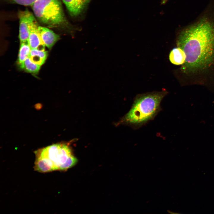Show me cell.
Segmentation results:
<instances>
[{"instance_id":"1","label":"cell","mask_w":214,"mask_h":214,"mask_svg":"<svg viewBox=\"0 0 214 214\" xmlns=\"http://www.w3.org/2000/svg\"><path fill=\"white\" fill-rule=\"evenodd\" d=\"M177 47L185 52L186 69L205 68L214 58V1L209 2L199 16L180 31Z\"/></svg>"},{"instance_id":"2","label":"cell","mask_w":214,"mask_h":214,"mask_svg":"<svg viewBox=\"0 0 214 214\" xmlns=\"http://www.w3.org/2000/svg\"><path fill=\"white\" fill-rule=\"evenodd\" d=\"M167 93L163 90L137 95L122 122L134 128H137L152 120L161 110V102Z\"/></svg>"},{"instance_id":"3","label":"cell","mask_w":214,"mask_h":214,"mask_svg":"<svg viewBox=\"0 0 214 214\" xmlns=\"http://www.w3.org/2000/svg\"><path fill=\"white\" fill-rule=\"evenodd\" d=\"M61 2L60 0H36L32 5V9L35 16L42 23L74 34L78 28L67 20Z\"/></svg>"},{"instance_id":"4","label":"cell","mask_w":214,"mask_h":214,"mask_svg":"<svg viewBox=\"0 0 214 214\" xmlns=\"http://www.w3.org/2000/svg\"><path fill=\"white\" fill-rule=\"evenodd\" d=\"M35 153L46 158L54 170H65L74 166L77 160L68 146L53 144L36 151Z\"/></svg>"},{"instance_id":"5","label":"cell","mask_w":214,"mask_h":214,"mask_svg":"<svg viewBox=\"0 0 214 214\" xmlns=\"http://www.w3.org/2000/svg\"><path fill=\"white\" fill-rule=\"evenodd\" d=\"M19 38L21 43L28 42L29 34V26L35 20L33 14L28 10L20 11Z\"/></svg>"},{"instance_id":"6","label":"cell","mask_w":214,"mask_h":214,"mask_svg":"<svg viewBox=\"0 0 214 214\" xmlns=\"http://www.w3.org/2000/svg\"><path fill=\"white\" fill-rule=\"evenodd\" d=\"M70 16L80 18L85 13L91 0H62Z\"/></svg>"},{"instance_id":"7","label":"cell","mask_w":214,"mask_h":214,"mask_svg":"<svg viewBox=\"0 0 214 214\" xmlns=\"http://www.w3.org/2000/svg\"><path fill=\"white\" fill-rule=\"evenodd\" d=\"M38 25L35 20L29 26V34L28 43L32 49L45 51V45L42 42L38 31Z\"/></svg>"},{"instance_id":"8","label":"cell","mask_w":214,"mask_h":214,"mask_svg":"<svg viewBox=\"0 0 214 214\" xmlns=\"http://www.w3.org/2000/svg\"><path fill=\"white\" fill-rule=\"evenodd\" d=\"M38 29L42 42L49 49H51L59 39V35L47 28L39 26Z\"/></svg>"},{"instance_id":"9","label":"cell","mask_w":214,"mask_h":214,"mask_svg":"<svg viewBox=\"0 0 214 214\" xmlns=\"http://www.w3.org/2000/svg\"><path fill=\"white\" fill-rule=\"evenodd\" d=\"M169 59L173 64L180 65L184 64L186 59V55L184 51L177 47L173 49L169 54Z\"/></svg>"},{"instance_id":"10","label":"cell","mask_w":214,"mask_h":214,"mask_svg":"<svg viewBox=\"0 0 214 214\" xmlns=\"http://www.w3.org/2000/svg\"><path fill=\"white\" fill-rule=\"evenodd\" d=\"M47 56V51L31 49L29 57L34 62L41 66L45 63Z\"/></svg>"},{"instance_id":"11","label":"cell","mask_w":214,"mask_h":214,"mask_svg":"<svg viewBox=\"0 0 214 214\" xmlns=\"http://www.w3.org/2000/svg\"><path fill=\"white\" fill-rule=\"evenodd\" d=\"M21 68L26 71L32 74H37L40 70L41 66L32 62L28 57L20 64Z\"/></svg>"},{"instance_id":"12","label":"cell","mask_w":214,"mask_h":214,"mask_svg":"<svg viewBox=\"0 0 214 214\" xmlns=\"http://www.w3.org/2000/svg\"><path fill=\"white\" fill-rule=\"evenodd\" d=\"M31 49L28 42L21 43L18 59L19 65L29 57Z\"/></svg>"},{"instance_id":"13","label":"cell","mask_w":214,"mask_h":214,"mask_svg":"<svg viewBox=\"0 0 214 214\" xmlns=\"http://www.w3.org/2000/svg\"><path fill=\"white\" fill-rule=\"evenodd\" d=\"M14 3L24 6L32 5L36 0H7Z\"/></svg>"},{"instance_id":"14","label":"cell","mask_w":214,"mask_h":214,"mask_svg":"<svg viewBox=\"0 0 214 214\" xmlns=\"http://www.w3.org/2000/svg\"><path fill=\"white\" fill-rule=\"evenodd\" d=\"M168 0H161V4H165Z\"/></svg>"}]
</instances>
